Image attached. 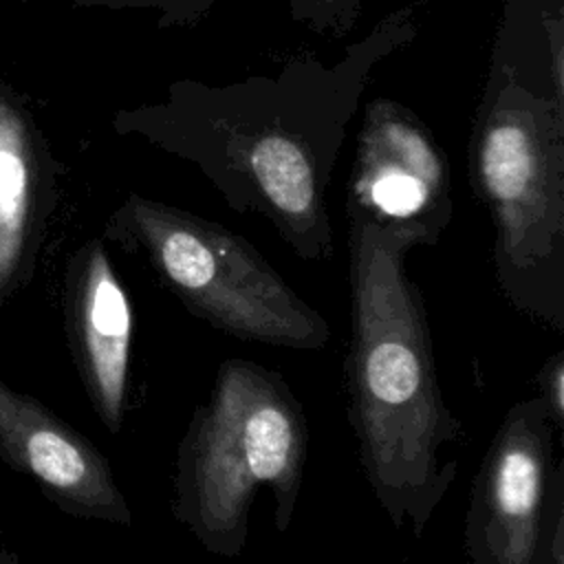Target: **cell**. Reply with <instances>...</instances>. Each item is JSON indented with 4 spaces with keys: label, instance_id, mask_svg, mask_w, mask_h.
<instances>
[{
    "label": "cell",
    "instance_id": "cell-1",
    "mask_svg": "<svg viewBox=\"0 0 564 564\" xmlns=\"http://www.w3.org/2000/svg\"><path fill=\"white\" fill-rule=\"evenodd\" d=\"M419 2L386 13L335 64L295 57L231 84L176 79L154 104L123 108L119 134L192 163L238 214L267 218L306 262L335 249L326 187L377 66L419 33Z\"/></svg>",
    "mask_w": 564,
    "mask_h": 564
},
{
    "label": "cell",
    "instance_id": "cell-2",
    "mask_svg": "<svg viewBox=\"0 0 564 564\" xmlns=\"http://www.w3.org/2000/svg\"><path fill=\"white\" fill-rule=\"evenodd\" d=\"M348 216V421L366 482L397 529L421 538L456 480L460 419L445 403L408 256L421 234Z\"/></svg>",
    "mask_w": 564,
    "mask_h": 564
},
{
    "label": "cell",
    "instance_id": "cell-3",
    "mask_svg": "<svg viewBox=\"0 0 564 564\" xmlns=\"http://www.w3.org/2000/svg\"><path fill=\"white\" fill-rule=\"evenodd\" d=\"M306 452L304 408L286 379L251 359H225L176 445L172 513L207 553L238 557L260 489L271 491L275 531H289Z\"/></svg>",
    "mask_w": 564,
    "mask_h": 564
},
{
    "label": "cell",
    "instance_id": "cell-4",
    "mask_svg": "<svg viewBox=\"0 0 564 564\" xmlns=\"http://www.w3.org/2000/svg\"><path fill=\"white\" fill-rule=\"evenodd\" d=\"M467 159L491 220L502 297L564 333V104L489 66Z\"/></svg>",
    "mask_w": 564,
    "mask_h": 564
},
{
    "label": "cell",
    "instance_id": "cell-5",
    "mask_svg": "<svg viewBox=\"0 0 564 564\" xmlns=\"http://www.w3.org/2000/svg\"><path fill=\"white\" fill-rule=\"evenodd\" d=\"M104 238L141 256L187 313L242 341L319 350L330 326L242 236L187 209L128 194Z\"/></svg>",
    "mask_w": 564,
    "mask_h": 564
},
{
    "label": "cell",
    "instance_id": "cell-6",
    "mask_svg": "<svg viewBox=\"0 0 564 564\" xmlns=\"http://www.w3.org/2000/svg\"><path fill=\"white\" fill-rule=\"evenodd\" d=\"M538 397L513 403L471 482L469 564H564V463Z\"/></svg>",
    "mask_w": 564,
    "mask_h": 564
},
{
    "label": "cell",
    "instance_id": "cell-7",
    "mask_svg": "<svg viewBox=\"0 0 564 564\" xmlns=\"http://www.w3.org/2000/svg\"><path fill=\"white\" fill-rule=\"evenodd\" d=\"M346 212L441 242L454 216L449 161L427 123L405 104L375 97L364 106Z\"/></svg>",
    "mask_w": 564,
    "mask_h": 564
},
{
    "label": "cell",
    "instance_id": "cell-8",
    "mask_svg": "<svg viewBox=\"0 0 564 564\" xmlns=\"http://www.w3.org/2000/svg\"><path fill=\"white\" fill-rule=\"evenodd\" d=\"M0 458L37 482L64 513L82 520L132 524V509L108 458L79 430L31 394L0 379Z\"/></svg>",
    "mask_w": 564,
    "mask_h": 564
},
{
    "label": "cell",
    "instance_id": "cell-9",
    "mask_svg": "<svg viewBox=\"0 0 564 564\" xmlns=\"http://www.w3.org/2000/svg\"><path fill=\"white\" fill-rule=\"evenodd\" d=\"M68 348L93 412L110 434L126 419L134 313L101 238L70 253L62 280Z\"/></svg>",
    "mask_w": 564,
    "mask_h": 564
},
{
    "label": "cell",
    "instance_id": "cell-10",
    "mask_svg": "<svg viewBox=\"0 0 564 564\" xmlns=\"http://www.w3.org/2000/svg\"><path fill=\"white\" fill-rule=\"evenodd\" d=\"M55 200L48 148L31 115L0 84V308L33 280Z\"/></svg>",
    "mask_w": 564,
    "mask_h": 564
},
{
    "label": "cell",
    "instance_id": "cell-11",
    "mask_svg": "<svg viewBox=\"0 0 564 564\" xmlns=\"http://www.w3.org/2000/svg\"><path fill=\"white\" fill-rule=\"evenodd\" d=\"M489 66L564 104V0H502Z\"/></svg>",
    "mask_w": 564,
    "mask_h": 564
},
{
    "label": "cell",
    "instance_id": "cell-12",
    "mask_svg": "<svg viewBox=\"0 0 564 564\" xmlns=\"http://www.w3.org/2000/svg\"><path fill=\"white\" fill-rule=\"evenodd\" d=\"M361 11V0H289L293 22L330 40L348 37L357 29Z\"/></svg>",
    "mask_w": 564,
    "mask_h": 564
},
{
    "label": "cell",
    "instance_id": "cell-13",
    "mask_svg": "<svg viewBox=\"0 0 564 564\" xmlns=\"http://www.w3.org/2000/svg\"><path fill=\"white\" fill-rule=\"evenodd\" d=\"M82 7L106 9H150L161 29H192L200 24L216 0H73Z\"/></svg>",
    "mask_w": 564,
    "mask_h": 564
},
{
    "label": "cell",
    "instance_id": "cell-14",
    "mask_svg": "<svg viewBox=\"0 0 564 564\" xmlns=\"http://www.w3.org/2000/svg\"><path fill=\"white\" fill-rule=\"evenodd\" d=\"M538 399L557 432H564V350L544 359L535 375Z\"/></svg>",
    "mask_w": 564,
    "mask_h": 564
},
{
    "label": "cell",
    "instance_id": "cell-15",
    "mask_svg": "<svg viewBox=\"0 0 564 564\" xmlns=\"http://www.w3.org/2000/svg\"><path fill=\"white\" fill-rule=\"evenodd\" d=\"M0 564H20V562H18V555L11 549L0 544Z\"/></svg>",
    "mask_w": 564,
    "mask_h": 564
}]
</instances>
